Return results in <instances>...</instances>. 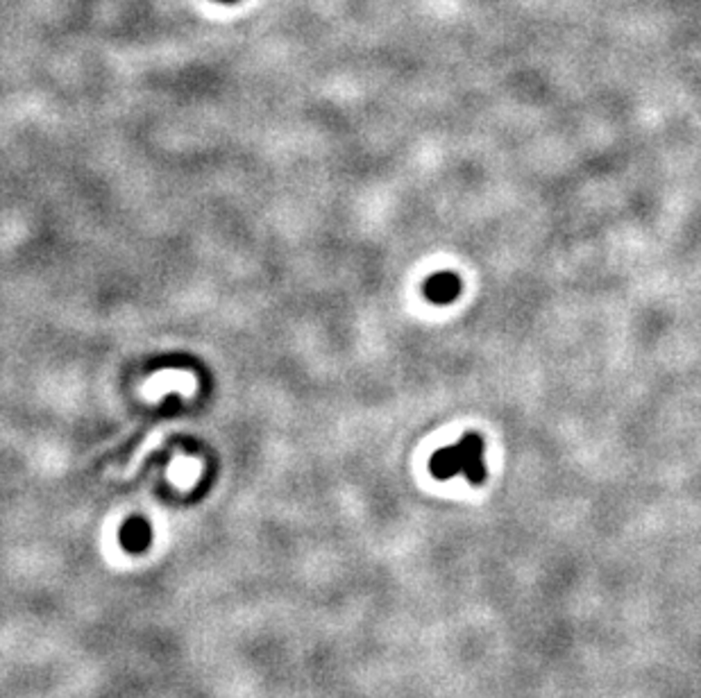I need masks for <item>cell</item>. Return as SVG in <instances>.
Returning <instances> with one entry per match:
<instances>
[{
    "label": "cell",
    "mask_w": 701,
    "mask_h": 698,
    "mask_svg": "<svg viewBox=\"0 0 701 698\" xmlns=\"http://www.w3.org/2000/svg\"><path fill=\"white\" fill-rule=\"evenodd\" d=\"M429 471L433 479L450 480L454 476H465L472 485H482L488 479L483 465V440L479 433H465L452 447L438 449L429 460Z\"/></svg>",
    "instance_id": "1"
},
{
    "label": "cell",
    "mask_w": 701,
    "mask_h": 698,
    "mask_svg": "<svg viewBox=\"0 0 701 698\" xmlns=\"http://www.w3.org/2000/svg\"><path fill=\"white\" fill-rule=\"evenodd\" d=\"M119 539H121V547H123L128 553H132V556H139V553L148 551V547L152 544L151 521L143 519V517L139 515L130 517V519H125L123 526H121Z\"/></svg>",
    "instance_id": "2"
},
{
    "label": "cell",
    "mask_w": 701,
    "mask_h": 698,
    "mask_svg": "<svg viewBox=\"0 0 701 698\" xmlns=\"http://www.w3.org/2000/svg\"><path fill=\"white\" fill-rule=\"evenodd\" d=\"M423 293L433 304H450L459 297L461 279L456 272H436L423 286Z\"/></svg>",
    "instance_id": "3"
},
{
    "label": "cell",
    "mask_w": 701,
    "mask_h": 698,
    "mask_svg": "<svg viewBox=\"0 0 701 698\" xmlns=\"http://www.w3.org/2000/svg\"><path fill=\"white\" fill-rule=\"evenodd\" d=\"M219 3H223V5H232V3H239V0H219Z\"/></svg>",
    "instance_id": "4"
}]
</instances>
